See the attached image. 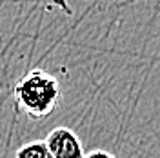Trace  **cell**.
Returning a JSON list of instances; mask_svg holds the SVG:
<instances>
[{
	"instance_id": "1",
	"label": "cell",
	"mask_w": 160,
	"mask_h": 158,
	"mask_svg": "<svg viewBox=\"0 0 160 158\" xmlns=\"http://www.w3.org/2000/svg\"><path fill=\"white\" fill-rule=\"evenodd\" d=\"M15 98L29 118L42 120L58 107L62 87L51 73L44 69H31L17 82Z\"/></svg>"
},
{
	"instance_id": "2",
	"label": "cell",
	"mask_w": 160,
	"mask_h": 158,
	"mask_svg": "<svg viewBox=\"0 0 160 158\" xmlns=\"http://www.w3.org/2000/svg\"><path fill=\"white\" fill-rule=\"evenodd\" d=\"M44 142L53 158H84L82 140L69 127H55Z\"/></svg>"
},
{
	"instance_id": "3",
	"label": "cell",
	"mask_w": 160,
	"mask_h": 158,
	"mask_svg": "<svg viewBox=\"0 0 160 158\" xmlns=\"http://www.w3.org/2000/svg\"><path fill=\"white\" fill-rule=\"evenodd\" d=\"M15 158H53L44 140H33L17 149Z\"/></svg>"
},
{
	"instance_id": "4",
	"label": "cell",
	"mask_w": 160,
	"mask_h": 158,
	"mask_svg": "<svg viewBox=\"0 0 160 158\" xmlns=\"http://www.w3.org/2000/svg\"><path fill=\"white\" fill-rule=\"evenodd\" d=\"M84 158H117L115 155H111L109 151H102V149H95L89 153H84Z\"/></svg>"
}]
</instances>
